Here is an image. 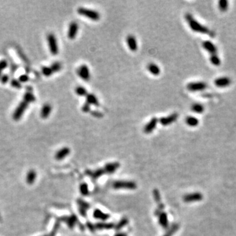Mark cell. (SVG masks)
<instances>
[{
  "label": "cell",
  "instance_id": "obj_33",
  "mask_svg": "<svg viewBox=\"0 0 236 236\" xmlns=\"http://www.w3.org/2000/svg\"><path fill=\"white\" fill-rule=\"evenodd\" d=\"M50 67L52 69L53 73L58 72V71H60L62 68V64L59 62H54V63H52Z\"/></svg>",
  "mask_w": 236,
  "mask_h": 236
},
{
  "label": "cell",
  "instance_id": "obj_23",
  "mask_svg": "<svg viewBox=\"0 0 236 236\" xmlns=\"http://www.w3.org/2000/svg\"><path fill=\"white\" fill-rule=\"evenodd\" d=\"M148 70L152 74L154 75H158L160 73V68L157 65L153 63H150L148 66Z\"/></svg>",
  "mask_w": 236,
  "mask_h": 236
},
{
  "label": "cell",
  "instance_id": "obj_1",
  "mask_svg": "<svg viewBox=\"0 0 236 236\" xmlns=\"http://www.w3.org/2000/svg\"><path fill=\"white\" fill-rule=\"evenodd\" d=\"M186 20L189 24L190 27L191 29L194 31L195 32L201 33V34H209L211 36H214V34L211 32V30L208 29L205 26L202 25L199 22L195 20V19L193 17V16L190 13H186L185 15Z\"/></svg>",
  "mask_w": 236,
  "mask_h": 236
},
{
  "label": "cell",
  "instance_id": "obj_42",
  "mask_svg": "<svg viewBox=\"0 0 236 236\" xmlns=\"http://www.w3.org/2000/svg\"><path fill=\"white\" fill-rule=\"evenodd\" d=\"M127 222H128V221L127 219H123V220H121L120 222L118 223V224L117 225V229L119 230V229H121V228H123L124 226H125L126 224H127Z\"/></svg>",
  "mask_w": 236,
  "mask_h": 236
},
{
  "label": "cell",
  "instance_id": "obj_29",
  "mask_svg": "<svg viewBox=\"0 0 236 236\" xmlns=\"http://www.w3.org/2000/svg\"><path fill=\"white\" fill-rule=\"evenodd\" d=\"M75 91L78 96L80 97H86L87 95V90L82 86H78L75 88Z\"/></svg>",
  "mask_w": 236,
  "mask_h": 236
},
{
  "label": "cell",
  "instance_id": "obj_27",
  "mask_svg": "<svg viewBox=\"0 0 236 236\" xmlns=\"http://www.w3.org/2000/svg\"><path fill=\"white\" fill-rule=\"evenodd\" d=\"M65 221L69 227L71 228L75 226V223L77 222V218L75 215H71L68 216V217H66V220Z\"/></svg>",
  "mask_w": 236,
  "mask_h": 236
},
{
  "label": "cell",
  "instance_id": "obj_8",
  "mask_svg": "<svg viewBox=\"0 0 236 236\" xmlns=\"http://www.w3.org/2000/svg\"><path fill=\"white\" fill-rule=\"evenodd\" d=\"M203 195L201 193L195 192L184 195L183 197V199L185 202L190 203L201 201V200L203 199Z\"/></svg>",
  "mask_w": 236,
  "mask_h": 236
},
{
  "label": "cell",
  "instance_id": "obj_17",
  "mask_svg": "<svg viewBox=\"0 0 236 236\" xmlns=\"http://www.w3.org/2000/svg\"><path fill=\"white\" fill-rule=\"evenodd\" d=\"M37 177V173L34 169H30L28 171L26 176V182L29 185H32L34 183Z\"/></svg>",
  "mask_w": 236,
  "mask_h": 236
},
{
  "label": "cell",
  "instance_id": "obj_28",
  "mask_svg": "<svg viewBox=\"0 0 236 236\" xmlns=\"http://www.w3.org/2000/svg\"><path fill=\"white\" fill-rule=\"evenodd\" d=\"M191 109L194 112L197 114H201L204 111V107L201 104L197 103L193 104L191 107Z\"/></svg>",
  "mask_w": 236,
  "mask_h": 236
},
{
  "label": "cell",
  "instance_id": "obj_41",
  "mask_svg": "<svg viewBox=\"0 0 236 236\" xmlns=\"http://www.w3.org/2000/svg\"><path fill=\"white\" fill-rule=\"evenodd\" d=\"M82 111L85 113H88L90 111V105L86 102V103L83 104L82 106Z\"/></svg>",
  "mask_w": 236,
  "mask_h": 236
},
{
  "label": "cell",
  "instance_id": "obj_32",
  "mask_svg": "<svg viewBox=\"0 0 236 236\" xmlns=\"http://www.w3.org/2000/svg\"><path fill=\"white\" fill-rule=\"evenodd\" d=\"M114 226L113 224H106V223H99L97 224L95 226V228H96L97 229H100V230H102V229H110L112 228Z\"/></svg>",
  "mask_w": 236,
  "mask_h": 236
},
{
  "label": "cell",
  "instance_id": "obj_38",
  "mask_svg": "<svg viewBox=\"0 0 236 236\" xmlns=\"http://www.w3.org/2000/svg\"><path fill=\"white\" fill-rule=\"evenodd\" d=\"M80 192L83 195H87L89 194V189H88V186L86 184L84 183L80 186Z\"/></svg>",
  "mask_w": 236,
  "mask_h": 236
},
{
  "label": "cell",
  "instance_id": "obj_40",
  "mask_svg": "<svg viewBox=\"0 0 236 236\" xmlns=\"http://www.w3.org/2000/svg\"><path fill=\"white\" fill-rule=\"evenodd\" d=\"M29 76L26 74H23V75H21L20 77L18 78V81L20 82L21 83H26L27 82L28 80H29Z\"/></svg>",
  "mask_w": 236,
  "mask_h": 236
},
{
  "label": "cell",
  "instance_id": "obj_44",
  "mask_svg": "<svg viewBox=\"0 0 236 236\" xmlns=\"http://www.w3.org/2000/svg\"><path fill=\"white\" fill-rule=\"evenodd\" d=\"M154 193L155 199H156V200L157 201H159V200H160V195H159L158 191H157V190H155Z\"/></svg>",
  "mask_w": 236,
  "mask_h": 236
},
{
  "label": "cell",
  "instance_id": "obj_21",
  "mask_svg": "<svg viewBox=\"0 0 236 236\" xmlns=\"http://www.w3.org/2000/svg\"><path fill=\"white\" fill-rule=\"evenodd\" d=\"M105 173L104 170L103 169H97L96 171H87V174L89 175L90 177L93 178V179H97L98 178L101 176Z\"/></svg>",
  "mask_w": 236,
  "mask_h": 236
},
{
  "label": "cell",
  "instance_id": "obj_14",
  "mask_svg": "<svg viewBox=\"0 0 236 236\" xmlns=\"http://www.w3.org/2000/svg\"><path fill=\"white\" fill-rule=\"evenodd\" d=\"M52 111V106L49 103H46L43 106L40 112V116L42 119H47L49 118Z\"/></svg>",
  "mask_w": 236,
  "mask_h": 236
},
{
  "label": "cell",
  "instance_id": "obj_35",
  "mask_svg": "<svg viewBox=\"0 0 236 236\" xmlns=\"http://www.w3.org/2000/svg\"><path fill=\"white\" fill-rule=\"evenodd\" d=\"M210 61H211V63L214 66H219L220 64V60L216 54H211V58H210Z\"/></svg>",
  "mask_w": 236,
  "mask_h": 236
},
{
  "label": "cell",
  "instance_id": "obj_13",
  "mask_svg": "<svg viewBox=\"0 0 236 236\" xmlns=\"http://www.w3.org/2000/svg\"><path fill=\"white\" fill-rule=\"evenodd\" d=\"M231 82H232V81L229 78L222 77L217 78L214 81V85L218 87H224L230 85Z\"/></svg>",
  "mask_w": 236,
  "mask_h": 236
},
{
  "label": "cell",
  "instance_id": "obj_39",
  "mask_svg": "<svg viewBox=\"0 0 236 236\" xmlns=\"http://www.w3.org/2000/svg\"><path fill=\"white\" fill-rule=\"evenodd\" d=\"M9 76L7 74H2V75L0 78V82H1L2 84H6L7 83L9 82Z\"/></svg>",
  "mask_w": 236,
  "mask_h": 236
},
{
  "label": "cell",
  "instance_id": "obj_11",
  "mask_svg": "<svg viewBox=\"0 0 236 236\" xmlns=\"http://www.w3.org/2000/svg\"><path fill=\"white\" fill-rule=\"evenodd\" d=\"M158 120L156 118H153L151 119L148 123L146 126L144 127V131L145 133L146 134H149V133H151L152 132H153V131L156 129L157 123L158 122Z\"/></svg>",
  "mask_w": 236,
  "mask_h": 236
},
{
  "label": "cell",
  "instance_id": "obj_30",
  "mask_svg": "<svg viewBox=\"0 0 236 236\" xmlns=\"http://www.w3.org/2000/svg\"><path fill=\"white\" fill-rule=\"evenodd\" d=\"M178 228H179V225L177 224H174L169 228L168 232L166 233L163 236H171L178 230Z\"/></svg>",
  "mask_w": 236,
  "mask_h": 236
},
{
  "label": "cell",
  "instance_id": "obj_6",
  "mask_svg": "<svg viewBox=\"0 0 236 236\" xmlns=\"http://www.w3.org/2000/svg\"><path fill=\"white\" fill-rule=\"evenodd\" d=\"M113 186L115 189L124 188V189L134 190L137 187V186H136L135 183L129 182V181H118V182L114 183Z\"/></svg>",
  "mask_w": 236,
  "mask_h": 236
},
{
  "label": "cell",
  "instance_id": "obj_3",
  "mask_svg": "<svg viewBox=\"0 0 236 236\" xmlns=\"http://www.w3.org/2000/svg\"><path fill=\"white\" fill-rule=\"evenodd\" d=\"M28 105H29V104L25 101H24V100L18 104L13 114V118L14 120L18 121L19 120H20V118H22L23 114H24L25 111L28 107Z\"/></svg>",
  "mask_w": 236,
  "mask_h": 236
},
{
  "label": "cell",
  "instance_id": "obj_25",
  "mask_svg": "<svg viewBox=\"0 0 236 236\" xmlns=\"http://www.w3.org/2000/svg\"><path fill=\"white\" fill-rule=\"evenodd\" d=\"M186 122L190 127H195L199 124V120L195 117L189 116L186 119Z\"/></svg>",
  "mask_w": 236,
  "mask_h": 236
},
{
  "label": "cell",
  "instance_id": "obj_43",
  "mask_svg": "<svg viewBox=\"0 0 236 236\" xmlns=\"http://www.w3.org/2000/svg\"><path fill=\"white\" fill-rule=\"evenodd\" d=\"M91 115L92 116L95 117V118H102L103 117V114H102L101 112H99V111H92L91 112Z\"/></svg>",
  "mask_w": 236,
  "mask_h": 236
},
{
  "label": "cell",
  "instance_id": "obj_15",
  "mask_svg": "<svg viewBox=\"0 0 236 236\" xmlns=\"http://www.w3.org/2000/svg\"><path fill=\"white\" fill-rule=\"evenodd\" d=\"M127 43L128 47L131 51H136L138 49L137 41L134 35H129L127 37Z\"/></svg>",
  "mask_w": 236,
  "mask_h": 236
},
{
  "label": "cell",
  "instance_id": "obj_9",
  "mask_svg": "<svg viewBox=\"0 0 236 236\" xmlns=\"http://www.w3.org/2000/svg\"><path fill=\"white\" fill-rule=\"evenodd\" d=\"M178 118V114L175 113V114H171V115L167 117H163V118H161L159 121L161 125H163V126H166V125H170V124L175 122V121L177 120Z\"/></svg>",
  "mask_w": 236,
  "mask_h": 236
},
{
  "label": "cell",
  "instance_id": "obj_22",
  "mask_svg": "<svg viewBox=\"0 0 236 236\" xmlns=\"http://www.w3.org/2000/svg\"><path fill=\"white\" fill-rule=\"evenodd\" d=\"M87 102L90 105H94V106H99V102L97 98L93 94H87L86 96Z\"/></svg>",
  "mask_w": 236,
  "mask_h": 236
},
{
  "label": "cell",
  "instance_id": "obj_7",
  "mask_svg": "<svg viewBox=\"0 0 236 236\" xmlns=\"http://www.w3.org/2000/svg\"><path fill=\"white\" fill-rule=\"evenodd\" d=\"M77 73L80 77L84 81H89L90 80V75L89 68L85 64H83L78 69Z\"/></svg>",
  "mask_w": 236,
  "mask_h": 236
},
{
  "label": "cell",
  "instance_id": "obj_45",
  "mask_svg": "<svg viewBox=\"0 0 236 236\" xmlns=\"http://www.w3.org/2000/svg\"><path fill=\"white\" fill-rule=\"evenodd\" d=\"M115 236H127L125 234H124V233H118V234H116Z\"/></svg>",
  "mask_w": 236,
  "mask_h": 236
},
{
  "label": "cell",
  "instance_id": "obj_5",
  "mask_svg": "<svg viewBox=\"0 0 236 236\" xmlns=\"http://www.w3.org/2000/svg\"><path fill=\"white\" fill-rule=\"evenodd\" d=\"M207 87V83L202 82H192L188 83L187 85L188 90L192 92L201 91V90L205 89Z\"/></svg>",
  "mask_w": 236,
  "mask_h": 236
},
{
  "label": "cell",
  "instance_id": "obj_4",
  "mask_svg": "<svg viewBox=\"0 0 236 236\" xmlns=\"http://www.w3.org/2000/svg\"><path fill=\"white\" fill-rule=\"evenodd\" d=\"M47 42H48L49 50L52 55H56L58 54V45L57 44V40L54 34L50 33L47 37Z\"/></svg>",
  "mask_w": 236,
  "mask_h": 236
},
{
  "label": "cell",
  "instance_id": "obj_19",
  "mask_svg": "<svg viewBox=\"0 0 236 236\" xmlns=\"http://www.w3.org/2000/svg\"><path fill=\"white\" fill-rule=\"evenodd\" d=\"M93 216L97 219H100L102 220H106L109 218V215L108 214H105L103 212L99 209H96L93 213Z\"/></svg>",
  "mask_w": 236,
  "mask_h": 236
},
{
  "label": "cell",
  "instance_id": "obj_10",
  "mask_svg": "<svg viewBox=\"0 0 236 236\" xmlns=\"http://www.w3.org/2000/svg\"><path fill=\"white\" fill-rule=\"evenodd\" d=\"M78 30V24L76 22H71L70 24L68 32V37L70 39H74L77 35Z\"/></svg>",
  "mask_w": 236,
  "mask_h": 236
},
{
  "label": "cell",
  "instance_id": "obj_12",
  "mask_svg": "<svg viewBox=\"0 0 236 236\" xmlns=\"http://www.w3.org/2000/svg\"><path fill=\"white\" fill-rule=\"evenodd\" d=\"M70 150L68 147H64L63 148H61L58 150V151L56 152V153L55 154V156L54 157L56 160L61 161L63 160L66 156H68L69 154H70Z\"/></svg>",
  "mask_w": 236,
  "mask_h": 236
},
{
  "label": "cell",
  "instance_id": "obj_16",
  "mask_svg": "<svg viewBox=\"0 0 236 236\" xmlns=\"http://www.w3.org/2000/svg\"><path fill=\"white\" fill-rule=\"evenodd\" d=\"M202 45L203 47L207 51H208L209 53H211V54H216L217 48H216V47L211 41H205L203 42Z\"/></svg>",
  "mask_w": 236,
  "mask_h": 236
},
{
  "label": "cell",
  "instance_id": "obj_37",
  "mask_svg": "<svg viewBox=\"0 0 236 236\" xmlns=\"http://www.w3.org/2000/svg\"><path fill=\"white\" fill-rule=\"evenodd\" d=\"M11 85L14 88L16 89H20L22 87V84L19 82L18 80H16V79H13L11 81Z\"/></svg>",
  "mask_w": 236,
  "mask_h": 236
},
{
  "label": "cell",
  "instance_id": "obj_26",
  "mask_svg": "<svg viewBox=\"0 0 236 236\" xmlns=\"http://www.w3.org/2000/svg\"><path fill=\"white\" fill-rule=\"evenodd\" d=\"M23 100L25 101L26 102H28V104L32 103V102H34L35 101V97L32 92H25V94L24 95L23 97Z\"/></svg>",
  "mask_w": 236,
  "mask_h": 236
},
{
  "label": "cell",
  "instance_id": "obj_24",
  "mask_svg": "<svg viewBox=\"0 0 236 236\" xmlns=\"http://www.w3.org/2000/svg\"><path fill=\"white\" fill-rule=\"evenodd\" d=\"M159 222L162 227L167 228L168 227V218L166 213H163L160 214L159 218Z\"/></svg>",
  "mask_w": 236,
  "mask_h": 236
},
{
  "label": "cell",
  "instance_id": "obj_36",
  "mask_svg": "<svg viewBox=\"0 0 236 236\" xmlns=\"http://www.w3.org/2000/svg\"><path fill=\"white\" fill-rule=\"evenodd\" d=\"M8 66V63L7 61L5 59L0 61V78L2 75V73H3V70L5 69Z\"/></svg>",
  "mask_w": 236,
  "mask_h": 236
},
{
  "label": "cell",
  "instance_id": "obj_2",
  "mask_svg": "<svg viewBox=\"0 0 236 236\" xmlns=\"http://www.w3.org/2000/svg\"><path fill=\"white\" fill-rule=\"evenodd\" d=\"M78 13L80 15L85 16L90 20L97 21L99 20L101 18V15L97 11L92 10V9H89L84 7H80L78 9Z\"/></svg>",
  "mask_w": 236,
  "mask_h": 236
},
{
  "label": "cell",
  "instance_id": "obj_34",
  "mask_svg": "<svg viewBox=\"0 0 236 236\" xmlns=\"http://www.w3.org/2000/svg\"><path fill=\"white\" fill-rule=\"evenodd\" d=\"M218 7L222 11H226L228 7V2L226 0H220L218 2Z\"/></svg>",
  "mask_w": 236,
  "mask_h": 236
},
{
  "label": "cell",
  "instance_id": "obj_18",
  "mask_svg": "<svg viewBox=\"0 0 236 236\" xmlns=\"http://www.w3.org/2000/svg\"><path fill=\"white\" fill-rule=\"evenodd\" d=\"M78 205H79V211H80V214H82L83 216H86V213L88 208H89V204L87 203L82 201V200H79L78 201Z\"/></svg>",
  "mask_w": 236,
  "mask_h": 236
},
{
  "label": "cell",
  "instance_id": "obj_31",
  "mask_svg": "<svg viewBox=\"0 0 236 236\" xmlns=\"http://www.w3.org/2000/svg\"><path fill=\"white\" fill-rule=\"evenodd\" d=\"M41 71L43 74L46 76V77H49V76L52 75L54 73L50 66H44V67H42Z\"/></svg>",
  "mask_w": 236,
  "mask_h": 236
},
{
  "label": "cell",
  "instance_id": "obj_20",
  "mask_svg": "<svg viewBox=\"0 0 236 236\" xmlns=\"http://www.w3.org/2000/svg\"><path fill=\"white\" fill-rule=\"evenodd\" d=\"M120 165L118 163H112L107 164L104 167V171L107 173H113L118 169Z\"/></svg>",
  "mask_w": 236,
  "mask_h": 236
}]
</instances>
